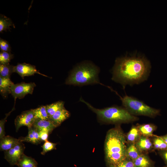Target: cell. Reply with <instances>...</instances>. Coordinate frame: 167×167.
<instances>
[{
	"label": "cell",
	"mask_w": 167,
	"mask_h": 167,
	"mask_svg": "<svg viewBox=\"0 0 167 167\" xmlns=\"http://www.w3.org/2000/svg\"><path fill=\"white\" fill-rule=\"evenodd\" d=\"M151 68L150 62L143 57L132 56L117 58L113 68L112 79L121 84H139L146 80Z\"/></svg>",
	"instance_id": "obj_1"
},
{
	"label": "cell",
	"mask_w": 167,
	"mask_h": 167,
	"mask_svg": "<svg viewBox=\"0 0 167 167\" xmlns=\"http://www.w3.org/2000/svg\"><path fill=\"white\" fill-rule=\"evenodd\" d=\"M119 127L109 130L105 140L104 150L106 161L109 165H116L126 158V136Z\"/></svg>",
	"instance_id": "obj_2"
},
{
	"label": "cell",
	"mask_w": 167,
	"mask_h": 167,
	"mask_svg": "<svg viewBox=\"0 0 167 167\" xmlns=\"http://www.w3.org/2000/svg\"><path fill=\"white\" fill-rule=\"evenodd\" d=\"M79 101L84 103L97 115L98 119L103 122L110 123H127L137 121L139 118L130 113L125 108L113 106L103 109L93 107L82 97Z\"/></svg>",
	"instance_id": "obj_3"
},
{
	"label": "cell",
	"mask_w": 167,
	"mask_h": 167,
	"mask_svg": "<svg viewBox=\"0 0 167 167\" xmlns=\"http://www.w3.org/2000/svg\"><path fill=\"white\" fill-rule=\"evenodd\" d=\"M99 70L95 66L90 63H84L77 66L71 72L65 84L82 86L100 84Z\"/></svg>",
	"instance_id": "obj_4"
},
{
	"label": "cell",
	"mask_w": 167,
	"mask_h": 167,
	"mask_svg": "<svg viewBox=\"0 0 167 167\" xmlns=\"http://www.w3.org/2000/svg\"><path fill=\"white\" fill-rule=\"evenodd\" d=\"M117 94L120 97L124 107L133 115L153 118L160 115V110L150 107L141 101L126 95L122 97Z\"/></svg>",
	"instance_id": "obj_5"
},
{
	"label": "cell",
	"mask_w": 167,
	"mask_h": 167,
	"mask_svg": "<svg viewBox=\"0 0 167 167\" xmlns=\"http://www.w3.org/2000/svg\"><path fill=\"white\" fill-rule=\"evenodd\" d=\"M36 85L34 83L22 82L13 84L11 86V94L15 102L17 98L22 99L28 94H32Z\"/></svg>",
	"instance_id": "obj_6"
},
{
	"label": "cell",
	"mask_w": 167,
	"mask_h": 167,
	"mask_svg": "<svg viewBox=\"0 0 167 167\" xmlns=\"http://www.w3.org/2000/svg\"><path fill=\"white\" fill-rule=\"evenodd\" d=\"M25 146L20 142L11 149L4 152V158L11 165H16L24 154Z\"/></svg>",
	"instance_id": "obj_7"
},
{
	"label": "cell",
	"mask_w": 167,
	"mask_h": 167,
	"mask_svg": "<svg viewBox=\"0 0 167 167\" xmlns=\"http://www.w3.org/2000/svg\"><path fill=\"white\" fill-rule=\"evenodd\" d=\"M35 119L32 109L22 112L15 120L16 131L17 132L19 128L23 126H27L28 128L31 127Z\"/></svg>",
	"instance_id": "obj_8"
},
{
	"label": "cell",
	"mask_w": 167,
	"mask_h": 167,
	"mask_svg": "<svg viewBox=\"0 0 167 167\" xmlns=\"http://www.w3.org/2000/svg\"><path fill=\"white\" fill-rule=\"evenodd\" d=\"M14 71L17 73L23 79L26 76H31L35 74L49 77L40 73L37 70L35 66L25 63H18L16 66H14Z\"/></svg>",
	"instance_id": "obj_9"
},
{
	"label": "cell",
	"mask_w": 167,
	"mask_h": 167,
	"mask_svg": "<svg viewBox=\"0 0 167 167\" xmlns=\"http://www.w3.org/2000/svg\"><path fill=\"white\" fill-rule=\"evenodd\" d=\"M70 116V113L63 107L49 117V120L57 127Z\"/></svg>",
	"instance_id": "obj_10"
},
{
	"label": "cell",
	"mask_w": 167,
	"mask_h": 167,
	"mask_svg": "<svg viewBox=\"0 0 167 167\" xmlns=\"http://www.w3.org/2000/svg\"><path fill=\"white\" fill-rule=\"evenodd\" d=\"M35 128L38 131H45L51 133L53 130L57 127L49 120H41L36 119L32 126Z\"/></svg>",
	"instance_id": "obj_11"
},
{
	"label": "cell",
	"mask_w": 167,
	"mask_h": 167,
	"mask_svg": "<svg viewBox=\"0 0 167 167\" xmlns=\"http://www.w3.org/2000/svg\"><path fill=\"white\" fill-rule=\"evenodd\" d=\"M28 128V133L25 137H21L18 139L21 142H25L37 145L41 142L40 139L39 135L37 130L32 126Z\"/></svg>",
	"instance_id": "obj_12"
},
{
	"label": "cell",
	"mask_w": 167,
	"mask_h": 167,
	"mask_svg": "<svg viewBox=\"0 0 167 167\" xmlns=\"http://www.w3.org/2000/svg\"><path fill=\"white\" fill-rule=\"evenodd\" d=\"M20 142L18 139L10 135L5 136L0 139V151H7L15 147Z\"/></svg>",
	"instance_id": "obj_13"
},
{
	"label": "cell",
	"mask_w": 167,
	"mask_h": 167,
	"mask_svg": "<svg viewBox=\"0 0 167 167\" xmlns=\"http://www.w3.org/2000/svg\"><path fill=\"white\" fill-rule=\"evenodd\" d=\"M13 84L10 78L0 77V93L4 98L11 94V87Z\"/></svg>",
	"instance_id": "obj_14"
},
{
	"label": "cell",
	"mask_w": 167,
	"mask_h": 167,
	"mask_svg": "<svg viewBox=\"0 0 167 167\" xmlns=\"http://www.w3.org/2000/svg\"><path fill=\"white\" fill-rule=\"evenodd\" d=\"M135 144L141 153L149 151L153 147V143L148 137L142 135Z\"/></svg>",
	"instance_id": "obj_15"
},
{
	"label": "cell",
	"mask_w": 167,
	"mask_h": 167,
	"mask_svg": "<svg viewBox=\"0 0 167 167\" xmlns=\"http://www.w3.org/2000/svg\"><path fill=\"white\" fill-rule=\"evenodd\" d=\"M133 162L135 167H154L152 161L148 156L143 153Z\"/></svg>",
	"instance_id": "obj_16"
},
{
	"label": "cell",
	"mask_w": 167,
	"mask_h": 167,
	"mask_svg": "<svg viewBox=\"0 0 167 167\" xmlns=\"http://www.w3.org/2000/svg\"><path fill=\"white\" fill-rule=\"evenodd\" d=\"M141 135L137 126H133L126 137V142L129 144L136 143Z\"/></svg>",
	"instance_id": "obj_17"
},
{
	"label": "cell",
	"mask_w": 167,
	"mask_h": 167,
	"mask_svg": "<svg viewBox=\"0 0 167 167\" xmlns=\"http://www.w3.org/2000/svg\"><path fill=\"white\" fill-rule=\"evenodd\" d=\"M37 162L34 158L24 154L16 165L18 167H34L37 166Z\"/></svg>",
	"instance_id": "obj_18"
},
{
	"label": "cell",
	"mask_w": 167,
	"mask_h": 167,
	"mask_svg": "<svg viewBox=\"0 0 167 167\" xmlns=\"http://www.w3.org/2000/svg\"><path fill=\"white\" fill-rule=\"evenodd\" d=\"M137 127L141 135L148 137L153 135V132L156 128L155 125L151 123L140 125Z\"/></svg>",
	"instance_id": "obj_19"
},
{
	"label": "cell",
	"mask_w": 167,
	"mask_h": 167,
	"mask_svg": "<svg viewBox=\"0 0 167 167\" xmlns=\"http://www.w3.org/2000/svg\"><path fill=\"white\" fill-rule=\"evenodd\" d=\"M142 153L139 151L135 143L129 144L127 147L126 156L133 161L137 159Z\"/></svg>",
	"instance_id": "obj_20"
},
{
	"label": "cell",
	"mask_w": 167,
	"mask_h": 167,
	"mask_svg": "<svg viewBox=\"0 0 167 167\" xmlns=\"http://www.w3.org/2000/svg\"><path fill=\"white\" fill-rule=\"evenodd\" d=\"M64 102L59 101L45 105L49 117L53 115L57 111L64 107Z\"/></svg>",
	"instance_id": "obj_21"
},
{
	"label": "cell",
	"mask_w": 167,
	"mask_h": 167,
	"mask_svg": "<svg viewBox=\"0 0 167 167\" xmlns=\"http://www.w3.org/2000/svg\"><path fill=\"white\" fill-rule=\"evenodd\" d=\"M36 119L49 120L45 105H42L35 109H32Z\"/></svg>",
	"instance_id": "obj_22"
},
{
	"label": "cell",
	"mask_w": 167,
	"mask_h": 167,
	"mask_svg": "<svg viewBox=\"0 0 167 167\" xmlns=\"http://www.w3.org/2000/svg\"><path fill=\"white\" fill-rule=\"evenodd\" d=\"M13 26L15 28V25L11 20L10 18L4 15H1L0 17V32H2L3 31H6L7 29H10V26Z\"/></svg>",
	"instance_id": "obj_23"
},
{
	"label": "cell",
	"mask_w": 167,
	"mask_h": 167,
	"mask_svg": "<svg viewBox=\"0 0 167 167\" xmlns=\"http://www.w3.org/2000/svg\"><path fill=\"white\" fill-rule=\"evenodd\" d=\"M14 66L10 65L0 64V77L10 78L12 74L14 72Z\"/></svg>",
	"instance_id": "obj_24"
},
{
	"label": "cell",
	"mask_w": 167,
	"mask_h": 167,
	"mask_svg": "<svg viewBox=\"0 0 167 167\" xmlns=\"http://www.w3.org/2000/svg\"><path fill=\"white\" fill-rule=\"evenodd\" d=\"M153 147L160 151L167 149V144L160 136H155L153 139Z\"/></svg>",
	"instance_id": "obj_25"
},
{
	"label": "cell",
	"mask_w": 167,
	"mask_h": 167,
	"mask_svg": "<svg viewBox=\"0 0 167 167\" xmlns=\"http://www.w3.org/2000/svg\"><path fill=\"white\" fill-rule=\"evenodd\" d=\"M14 57L13 54L11 52L1 51L0 53V64H9L11 60Z\"/></svg>",
	"instance_id": "obj_26"
},
{
	"label": "cell",
	"mask_w": 167,
	"mask_h": 167,
	"mask_svg": "<svg viewBox=\"0 0 167 167\" xmlns=\"http://www.w3.org/2000/svg\"><path fill=\"white\" fill-rule=\"evenodd\" d=\"M56 143L50 142L48 140L45 142L41 146L42 148V151L41 152V154L44 155L47 152L56 149Z\"/></svg>",
	"instance_id": "obj_27"
},
{
	"label": "cell",
	"mask_w": 167,
	"mask_h": 167,
	"mask_svg": "<svg viewBox=\"0 0 167 167\" xmlns=\"http://www.w3.org/2000/svg\"><path fill=\"white\" fill-rule=\"evenodd\" d=\"M15 102H14V105L13 108L12 110L8 113L6 114L5 117L3 119L0 121V139L5 136V131L4 125L6 121L7 118L11 113L14 111L15 109Z\"/></svg>",
	"instance_id": "obj_28"
},
{
	"label": "cell",
	"mask_w": 167,
	"mask_h": 167,
	"mask_svg": "<svg viewBox=\"0 0 167 167\" xmlns=\"http://www.w3.org/2000/svg\"><path fill=\"white\" fill-rule=\"evenodd\" d=\"M0 49L1 51L11 52V48L9 43L6 40L0 38Z\"/></svg>",
	"instance_id": "obj_29"
},
{
	"label": "cell",
	"mask_w": 167,
	"mask_h": 167,
	"mask_svg": "<svg viewBox=\"0 0 167 167\" xmlns=\"http://www.w3.org/2000/svg\"><path fill=\"white\" fill-rule=\"evenodd\" d=\"M116 167H135L133 161L126 158L116 165Z\"/></svg>",
	"instance_id": "obj_30"
},
{
	"label": "cell",
	"mask_w": 167,
	"mask_h": 167,
	"mask_svg": "<svg viewBox=\"0 0 167 167\" xmlns=\"http://www.w3.org/2000/svg\"><path fill=\"white\" fill-rule=\"evenodd\" d=\"M39 138L41 141L42 142H45L48 141L49 133L46 131H38Z\"/></svg>",
	"instance_id": "obj_31"
},
{
	"label": "cell",
	"mask_w": 167,
	"mask_h": 167,
	"mask_svg": "<svg viewBox=\"0 0 167 167\" xmlns=\"http://www.w3.org/2000/svg\"><path fill=\"white\" fill-rule=\"evenodd\" d=\"M159 153L160 156L164 160L166 165V166L167 167V149L161 150Z\"/></svg>",
	"instance_id": "obj_32"
},
{
	"label": "cell",
	"mask_w": 167,
	"mask_h": 167,
	"mask_svg": "<svg viewBox=\"0 0 167 167\" xmlns=\"http://www.w3.org/2000/svg\"><path fill=\"white\" fill-rule=\"evenodd\" d=\"M160 137L167 144V134Z\"/></svg>",
	"instance_id": "obj_33"
},
{
	"label": "cell",
	"mask_w": 167,
	"mask_h": 167,
	"mask_svg": "<svg viewBox=\"0 0 167 167\" xmlns=\"http://www.w3.org/2000/svg\"><path fill=\"white\" fill-rule=\"evenodd\" d=\"M109 167H116V166L115 165H109Z\"/></svg>",
	"instance_id": "obj_34"
},
{
	"label": "cell",
	"mask_w": 167,
	"mask_h": 167,
	"mask_svg": "<svg viewBox=\"0 0 167 167\" xmlns=\"http://www.w3.org/2000/svg\"><path fill=\"white\" fill-rule=\"evenodd\" d=\"M37 167V166H35V167Z\"/></svg>",
	"instance_id": "obj_35"
},
{
	"label": "cell",
	"mask_w": 167,
	"mask_h": 167,
	"mask_svg": "<svg viewBox=\"0 0 167 167\" xmlns=\"http://www.w3.org/2000/svg\"><path fill=\"white\" fill-rule=\"evenodd\" d=\"M165 167H166V166Z\"/></svg>",
	"instance_id": "obj_36"
},
{
	"label": "cell",
	"mask_w": 167,
	"mask_h": 167,
	"mask_svg": "<svg viewBox=\"0 0 167 167\" xmlns=\"http://www.w3.org/2000/svg\"></svg>",
	"instance_id": "obj_37"
}]
</instances>
